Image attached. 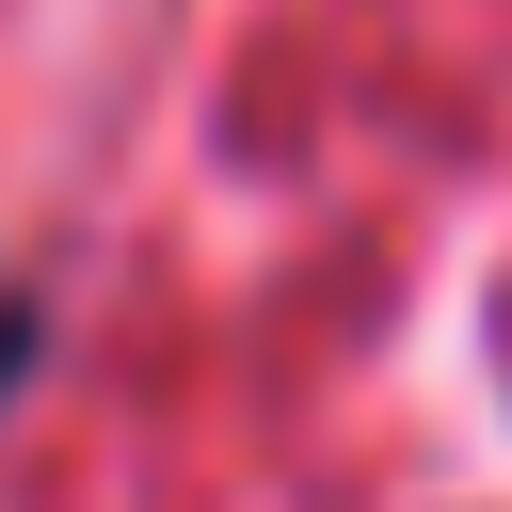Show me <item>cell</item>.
Listing matches in <instances>:
<instances>
[{"label":"cell","instance_id":"cell-1","mask_svg":"<svg viewBox=\"0 0 512 512\" xmlns=\"http://www.w3.org/2000/svg\"><path fill=\"white\" fill-rule=\"evenodd\" d=\"M16 368H32V304L0 288V384H16Z\"/></svg>","mask_w":512,"mask_h":512}]
</instances>
